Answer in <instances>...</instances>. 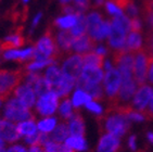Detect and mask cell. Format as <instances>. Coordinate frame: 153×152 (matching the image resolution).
Here are the masks:
<instances>
[{
	"label": "cell",
	"instance_id": "1",
	"mask_svg": "<svg viewBox=\"0 0 153 152\" xmlns=\"http://www.w3.org/2000/svg\"><path fill=\"white\" fill-rule=\"evenodd\" d=\"M35 52L34 59L37 61H46V60H61L64 53L60 50L56 42V33L53 25L48 27L45 35L39 39V41L34 46Z\"/></svg>",
	"mask_w": 153,
	"mask_h": 152
},
{
	"label": "cell",
	"instance_id": "2",
	"mask_svg": "<svg viewBox=\"0 0 153 152\" xmlns=\"http://www.w3.org/2000/svg\"><path fill=\"white\" fill-rule=\"evenodd\" d=\"M153 65V51L142 48L135 53L134 59V79L137 85L141 86L148 78V73Z\"/></svg>",
	"mask_w": 153,
	"mask_h": 152
},
{
	"label": "cell",
	"instance_id": "3",
	"mask_svg": "<svg viewBox=\"0 0 153 152\" xmlns=\"http://www.w3.org/2000/svg\"><path fill=\"white\" fill-rule=\"evenodd\" d=\"M26 75L23 67L18 70H1L0 69V97L4 101L19 87L20 83Z\"/></svg>",
	"mask_w": 153,
	"mask_h": 152
},
{
	"label": "cell",
	"instance_id": "4",
	"mask_svg": "<svg viewBox=\"0 0 153 152\" xmlns=\"http://www.w3.org/2000/svg\"><path fill=\"white\" fill-rule=\"evenodd\" d=\"M4 117L10 122H24L35 120L34 115L26 105H24L18 98L10 99L4 108Z\"/></svg>",
	"mask_w": 153,
	"mask_h": 152
},
{
	"label": "cell",
	"instance_id": "5",
	"mask_svg": "<svg viewBox=\"0 0 153 152\" xmlns=\"http://www.w3.org/2000/svg\"><path fill=\"white\" fill-rule=\"evenodd\" d=\"M109 115L103 117V128L109 134H112L116 137H121L127 129L129 128V120L125 115L114 113V112H109Z\"/></svg>",
	"mask_w": 153,
	"mask_h": 152
},
{
	"label": "cell",
	"instance_id": "6",
	"mask_svg": "<svg viewBox=\"0 0 153 152\" xmlns=\"http://www.w3.org/2000/svg\"><path fill=\"white\" fill-rule=\"evenodd\" d=\"M103 79H104V91L109 98V101L112 102L118 94L122 83V76L118 70L112 69L106 72Z\"/></svg>",
	"mask_w": 153,
	"mask_h": 152
},
{
	"label": "cell",
	"instance_id": "7",
	"mask_svg": "<svg viewBox=\"0 0 153 152\" xmlns=\"http://www.w3.org/2000/svg\"><path fill=\"white\" fill-rule=\"evenodd\" d=\"M136 89H137V84L133 77L122 79L117 96L114 99V101L110 102V105H123V103L129 104L128 101L135 96Z\"/></svg>",
	"mask_w": 153,
	"mask_h": 152
},
{
	"label": "cell",
	"instance_id": "8",
	"mask_svg": "<svg viewBox=\"0 0 153 152\" xmlns=\"http://www.w3.org/2000/svg\"><path fill=\"white\" fill-rule=\"evenodd\" d=\"M58 101H59V96L51 90L39 97L38 101L36 103V110L40 115L49 116L56 112L58 108Z\"/></svg>",
	"mask_w": 153,
	"mask_h": 152
},
{
	"label": "cell",
	"instance_id": "9",
	"mask_svg": "<svg viewBox=\"0 0 153 152\" xmlns=\"http://www.w3.org/2000/svg\"><path fill=\"white\" fill-rule=\"evenodd\" d=\"M152 95H153V90L150 86L144 85V84L141 86H139L138 90L136 91L135 96H134L133 102L130 103L131 107L134 108V110L142 113L146 110V108L148 107L149 102H150Z\"/></svg>",
	"mask_w": 153,
	"mask_h": 152
},
{
	"label": "cell",
	"instance_id": "10",
	"mask_svg": "<svg viewBox=\"0 0 153 152\" xmlns=\"http://www.w3.org/2000/svg\"><path fill=\"white\" fill-rule=\"evenodd\" d=\"M82 65H84V63H82V54L80 53L79 54H74V56L68 57L66 59V61L63 64L62 73H63V75L76 80L82 75Z\"/></svg>",
	"mask_w": 153,
	"mask_h": 152
},
{
	"label": "cell",
	"instance_id": "11",
	"mask_svg": "<svg viewBox=\"0 0 153 152\" xmlns=\"http://www.w3.org/2000/svg\"><path fill=\"white\" fill-rule=\"evenodd\" d=\"M126 41V32L118 24L112 22L109 35V46L114 50L122 49Z\"/></svg>",
	"mask_w": 153,
	"mask_h": 152
},
{
	"label": "cell",
	"instance_id": "12",
	"mask_svg": "<svg viewBox=\"0 0 153 152\" xmlns=\"http://www.w3.org/2000/svg\"><path fill=\"white\" fill-rule=\"evenodd\" d=\"M22 27H16V31H15L12 35L8 36V37L4 39V40L0 44V50L1 51H9V50H14L18 47L23 46L26 41V38L24 37L22 34Z\"/></svg>",
	"mask_w": 153,
	"mask_h": 152
},
{
	"label": "cell",
	"instance_id": "13",
	"mask_svg": "<svg viewBox=\"0 0 153 152\" xmlns=\"http://www.w3.org/2000/svg\"><path fill=\"white\" fill-rule=\"evenodd\" d=\"M16 125L8 120L0 118V138L7 142H14L20 139Z\"/></svg>",
	"mask_w": 153,
	"mask_h": 152
},
{
	"label": "cell",
	"instance_id": "14",
	"mask_svg": "<svg viewBox=\"0 0 153 152\" xmlns=\"http://www.w3.org/2000/svg\"><path fill=\"white\" fill-rule=\"evenodd\" d=\"M15 98H18L21 102L24 105H26L27 108L30 109L34 107L36 101V94L32 87L27 85L19 86L14 90Z\"/></svg>",
	"mask_w": 153,
	"mask_h": 152
},
{
	"label": "cell",
	"instance_id": "15",
	"mask_svg": "<svg viewBox=\"0 0 153 152\" xmlns=\"http://www.w3.org/2000/svg\"><path fill=\"white\" fill-rule=\"evenodd\" d=\"M74 37L70 29H61L59 32H56V42L59 46L60 50L64 54H70L73 49V42Z\"/></svg>",
	"mask_w": 153,
	"mask_h": 152
},
{
	"label": "cell",
	"instance_id": "16",
	"mask_svg": "<svg viewBox=\"0 0 153 152\" xmlns=\"http://www.w3.org/2000/svg\"><path fill=\"white\" fill-rule=\"evenodd\" d=\"M96 45L97 42L88 34H84L82 36L75 37L73 42V50L82 54V53L89 52L92 49H96Z\"/></svg>",
	"mask_w": 153,
	"mask_h": 152
},
{
	"label": "cell",
	"instance_id": "17",
	"mask_svg": "<svg viewBox=\"0 0 153 152\" xmlns=\"http://www.w3.org/2000/svg\"><path fill=\"white\" fill-rule=\"evenodd\" d=\"M120 147L118 137L106 133L101 137L98 145V152H115Z\"/></svg>",
	"mask_w": 153,
	"mask_h": 152
},
{
	"label": "cell",
	"instance_id": "18",
	"mask_svg": "<svg viewBox=\"0 0 153 152\" xmlns=\"http://www.w3.org/2000/svg\"><path fill=\"white\" fill-rule=\"evenodd\" d=\"M80 76L90 84H100L102 82V79L104 78V75H103V72L101 71V69L87 66V65L82 67Z\"/></svg>",
	"mask_w": 153,
	"mask_h": 152
},
{
	"label": "cell",
	"instance_id": "19",
	"mask_svg": "<svg viewBox=\"0 0 153 152\" xmlns=\"http://www.w3.org/2000/svg\"><path fill=\"white\" fill-rule=\"evenodd\" d=\"M35 49L28 48L25 50H9L3 53V58L6 60H18V61H28L34 59Z\"/></svg>",
	"mask_w": 153,
	"mask_h": 152
},
{
	"label": "cell",
	"instance_id": "20",
	"mask_svg": "<svg viewBox=\"0 0 153 152\" xmlns=\"http://www.w3.org/2000/svg\"><path fill=\"white\" fill-rule=\"evenodd\" d=\"M140 48H142V39L140 33L130 32L127 36L125 45L122 49L125 50L126 52L136 53Z\"/></svg>",
	"mask_w": 153,
	"mask_h": 152
},
{
	"label": "cell",
	"instance_id": "21",
	"mask_svg": "<svg viewBox=\"0 0 153 152\" xmlns=\"http://www.w3.org/2000/svg\"><path fill=\"white\" fill-rule=\"evenodd\" d=\"M68 126L71 136H84L85 125H84V121H82V117L80 116V114H73V116L70 118Z\"/></svg>",
	"mask_w": 153,
	"mask_h": 152
},
{
	"label": "cell",
	"instance_id": "22",
	"mask_svg": "<svg viewBox=\"0 0 153 152\" xmlns=\"http://www.w3.org/2000/svg\"><path fill=\"white\" fill-rule=\"evenodd\" d=\"M82 63L84 65H87V66H94L98 67V69H101L103 66V63H104V57L101 56V54H98L97 52H92V51H89V52L82 53Z\"/></svg>",
	"mask_w": 153,
	"mask_h": 152
},
{
	"label": "cell",
	"instance_id": "23",
	"mask_svg": "<svg viewBox=\"0 0 153 152\" xmlns=\"http://www.w3.org/2000/svg\"><path fill=\"white\" fill-rule=\"evenodd\" d=\"M68 135H70L68 126L65 123H61L60 125L56 126V128L51 132V134L49 135V140L62 143L63 141H65L68 139Z\"/></svg>",
	"mask_w": 153,
	"mask_h": 152
},
{
	"label": "cell",
	"instance_id": "24",
	"mask_svg": "<svg viewBox=\"0 0 153 152\" xmlns=\"http://www.w3.org/2000/svg\"><path fill=\"white\" fill-rule=\"evenodd\" d=\"M62 78H63V73L62 71L59 70V67H56V65H51L46 72V76L45 79L48 82V84L51 86V88H54L61 83Z\"/></svg>",
	"mask_w": 153,
	"mask_h": 152
},
{
	"label": "cell",
	"instance_id": "25",
	"mask_svg": "<svg viewBox=\"0 0 153 152\" xmlns=\"http://www.w3.org/2000/svg\"><path fill=\"white\" fill-rule=\"evenodd\" d=\"M75 82H76L75 79L70 78L68 76L63 75V78H62L61 83H60L58 86H56V87L53 88L52 91H54L59 97L68 96V92L72 90V88L75 85Z\"/></svg>",
	"mask_w": 153,
	"mask_h": 152
},
{
	"label": "cell",
	"instance_id": "26",
	"mask_svg": "<svg viewBox=\"0 0 153 152\" xmlns=\"http://www.w3.org/2000/svg\"><path fill=\"white\" fill-rule=\"evenodd\" d=\"M18 128V133L20 134V136H32V135L37 133V125L35 123V120H28L24 121V122H20L16 125Z\"/></svg>",
	"mask_w": 153,
	"mask_h": 152
},
{
	"label": "cell",
	"instance_id": "27",
	"mask_svg": "<svg viewBox=\"0 0 153 152\" xmlns=\"http://www.w3.org/2000/svg\"><path fill=\"white\" fill-rule=\"evenodd\" d=\"M87 20V33L88 35L92 38V36L94 35L96 31L98 29V27L102 24L103 20L101 18V15L97 12H94V13H90V14L86 18Z\"/></svg>",
	"mask_w": 153,
	"mask_h": 152
},
{
	"label": "cell",
	"instance_id": "28",
	"mask_svg": "<svg viewBox=\"0 0 153 152\" xmlns=\"http://www.w3.org/2000/svg\"><path fill=\"white\" fill-rule=\"evenodd\" d=\"M70 32L72 33V35L74 37H78L87 32V20L86 16L82 15V13H78L77 14V22L72 28H70Z\"/></svg>",
	"mask_w": 153,
	"mask_h": 152
},
{
	"label": "cell",
	"instance_id": "29",
	"mask_svg": "<svg viewBox=\"0 0 153 152\" xmlns=\"http://www.w3.org/2000/svg\"><path fill=\"white\" fill-rule=\"evenodd\" d=\"M65 145L77 151H84L87 149V143L82 136H70L65 140Z\"/></svg>",
	"mask_w": 153,
	"mask_h": 152
},
{
	"label": "cell",
	"instance_id": "30",
	"mask_svg": "<svg viewBox=\"0 0 153 152\" xmlns=\"http://www.w3.org/2000/svg\"><path fill=\"white\" fill-rule=\"evenodd\" d=\"M91 99H92L91 96L87 94L86 91L82 90V89H77L73 96L72 104H73V107H75V108H79L80 105L90 102Z\"/></svg>",
	"mask_w": 153,
	"mask_h": 152
},
{
	"label": "cell",
	"instance_id": "31",
	"mask_svg": "<svg viewBox=\"0 0 153 152\" xmlns=\"http://www.w3.org/2000/svg\"><path fill=\"white\" fill-rule=\"evenodd\" d=\"M44 151L45 152H74L72 148L66 146L65 143H59L54 141H47L44 145Z\"/></svg>",
	"mask_w": 153,
	"mask_h": 152
},
{
	"label": "cell",
	"instance_id": "32",
	"mask_svg": "<svg viewBox=\"0 0 153 152\" xmlns=\"http://www.w3.org/2000/svg\"><path fill=\"white\" fill-rule=\"evenodd\" d=\"M77 14H68L63 18L56 19L54 22V25L61 27L62 29H70L76 24Z\"/></svg>",
	"mask_w": 153,
	"mask_h": 152
},
{
	"label": "cell",
	"instance_id": "33",
	"mask_svg": "<svg viewBox=\"0 0 153 152\" xmlns=\"http://www.w3.org/2000/svg\"><path fill=\"white\" fill-rule=\"evenodd\" d=\"M56 120L54 117H47L45 120L40 121L38 124H37V128L39 129L40 133H44V134H49L56 128Z\"/></svg>",
	"mask_w": 153,
	"mask_h": 152
},
{
	"label": "cell",
	"instance_id": "34",
	"mask_svg": "<svg viewBox=\"0 0 153 152\" xmlns=\"http://www.w3.org/2000/svg\"><path fill=\"white\" fill-rule=\"evenodd\" d=\"M33 89H34V91H35L36 96H38V97H41L42 95L47 94V92L52 90L51 86L48 84V82L44 78V77H40V78L37 80V83L34 85Z\"/></svg>",
	"mask_w": 153,
	"mask_h": 152
},
{
	"label": "cell",
	"instance_id": "35",
	"mask_svg": "<svg viewBox=\"0 0 153 152\" xmlns=\"http://www.w3.org/2000/svg\"><path fill=\"white\" fill-rule=\"evenodd\" d=\"M60 114H61V116L65 120H70L72 116H73V104L72 102L70 101L68 99H65L63 102L61 103L60 105Z\"/></svg>",
	"mask_w": 153,
	"mask_h": 152
},
{
	"label": "cell",
	"instance_id": "36",
	"mask_svg": "<svg viewBox=\"0 0 153 152\" xmlns=\"http://www.w3.org/2000/svg\"><path fill=\"white\" fill-rule=\"evenodd\" d=\"M54 60H46V61H36L32 62V63H28V64H25L23 66V69L25 71H34V70H38V69H42V67L47 66V65H51L52 63H54Z\"/></svg>",
	"mask_w": 153,
	"mask_h": 152
},
{
	"label": "cell",
	"instance_id": "37",
	"mask_svg": "<svg viewBox=\"0 0 153 152\" xmlns=\"http://www.w3.org/2000/svg\"><path fill=\"white\" fill-rule=\"evenodd\" d=\"M112 22L118 24L125 32H130V20L127 18L126 15H120V16H114Z\"/></svg>",
	"mask_w": 153,
	"mask_h": 152
},
{
	"label": "cell",
	"instance_id": "38",
	"mask_svg": "<svg viewBox=\"0 0 153 152\" xmlns=\"http://www.w3.org/2000/svg\"><path fill=\"white\" fill-rule=\"evenodd\" d=\"M105 8L110 14L114 15V16H120V15L123 14V13H122V10L118 9L117 7L115 6L113 2H111V1H108V2L105 3Z\"/></svg>",
	"mask_w": 153,
	"mask_h": 152
},
{
	"label": "cell",
	"instance_id": "39",
	"mask_svg": "<svg viewBox=\"0 0 153 152\" xmlns=\"http://www.w3.org/2000/svg\"><path fill=\"white\" fill-rule=\"evenodd\" d=\"M85 105H86V108L88 109L90 112H92V113H96V114L102 113V108H101V105L98 102H96V101H90V102L86 103Z\"/></svg>",
	"mask_w": 153,
	"mask_h": 152
},
{
	"label": "cell",
	"instance_id": "40",
	"mask_svg": "<svg viewBox=\"0 0 153 152\" xmlns=\"http://www.w3.org/2000/svg\"><path fill=\"white\" fill-rule=\"evenodd\" d=\"M124 12H125L127 15L131 16V18H137V14H138V9H137V7L135 6L134 1H131V2H130L129 4L126 7V9L124 10Z\"/></svg>",
	"mask_w": 153,
	"mask_h": 152
},
{
	"label": "cell",
	"instance_id": "41",
	"mask_svg": "<svg viewBox=\"0 0 153 152\" xmlns=\"http://www.w3.org/2000/svg\"><path fill=\"white\" fill-rule=\"evenodd\" d=\"M126 117L128 120H131V121H136V122H141L143 121L146 117L142 113L140 112H137V111H131L130 113H128L126 115Z\"/></svg>",
	"mask_w": 153,
	"mask_h": 152
},
{
	"label": "cell",
	"instance_id": "42",
	"mask_svg": "<svg viewBox=\"0 0 153 152\" xmlns=\"http://www.w3.org/2000/svg\"><path fill=\"white\" fill-rule=\"evenodd\" d=\"M153 13V0H143L142 2V14Z\"/></svg>",
	"mask_w": 153,
	"mask_h": 152
},
{
	"label": "cell",
	"instance_id": "43",
	"mask_svg": "<svg viewBox=\"0 0 153 152\" xmlns=\"http://www.w3.org/2000/svg\"><path fill=\"white\" fill-rule=\"evenodd\" d=\"M130 32L141 33V23L137 18H133L130 20Z\"/></svg>",
	"mask_w": 153,
	"mask_h": 152
},
{
	"label": "cell",
	"instance_id": "44",
	"mask_svg": "<svg viewBox=\"0 0 153 152\" xmlns=\"http://www.w3.org/2000/svg\"><path fill=\"white\" fill-rule=\"evenodd\" d=\"M142 114L144 115V117H147V118H153V95H152V98H151L150 102L148 104V107L146 108Z\"/></svg>",
	"mask_w": 153,
	"mask_h": 152
},
{
	"label": "cell",
	"instance_id": "45",
	"mask_svg": "<svg viewBox=\"0 0 153 152\" xmlns=\"http://www.w3.org/2000/svg\"><path fill=\"white\" fill-rule=\"evenodd\" d=\"M7 152H27V150L25 149L23 146L15 145V146H12V147H10V148H8Z\"/></svg>",
	"mask_w": 153,
	"mask_h": 152
},
{
	"label": "cell",
	"instance_id": "46",
	"mask_svg": "<svg viewBox=\"0 0 153 152\" xmlns=\"http://www.w3.org/2000/svg\"><path fill=\"white\" fill-rule=\"evenodd\" d=\"M128 146L131 150H136V137L135 136H131L129 138V141H128Z\"/></svg>",
	"mask_w": 153,
	"mask_h": 152
},
{
	"label": "cell",
	"instance_id": "47",
	"mask_svg": "<svg viewBox=\"0 0 153 152\" xmlns=\"http://www.w3.org/2000/svg\"><path fill=\"white\" fill-rule=\"evenodd\" d=\"M27 152H45V151H44V148H41L40 146H32Z\"/></svg>",
	"mask_w": 153,
	"mask_h": 152
},
{
	"label": "cell",
	"instance_id": "48",
	"mask_svg": "<svg viewBox=\"0 0 153 152\" xmlns=\"http://www.w3.org/2000/svg\"><path fill=\"white\" fill-rule=\"evenodd\" d=\"M96 52H97L98 54H101V56L104 57V54L106 53V49L103 47H98L97 49H96Z\"/></svg>",
	"mask_w": 153,
	"mask_h": 152
},
{
	"label": "cell",
	"instance_id": "49",
	"mask_svg": "<svg viewBox=\"0 0 153 152\" xmlns=\"http://www.w3.org/2000/svg\"><path fill=\"white\" fill-rule=\"evenodd\" d=\"M41 16H42V14H41V13H38V14L36 15V18L34 19V22H33V28H34V27L38 24V22H39V20L41 19Z\"/></svg>",
	"mask_w": 153,
	"mask_h": 152
},
{
	"label": "cell",
	"instance_id": "50",
	"mask_svg": "<svg viewBox=\"0 0 153 152\" xmlns=\"http://www.w3.org/2000/svg\"><path fill=\"white\" fill-rule=\"evenodd\" d=\"M105 70H106V72H108V71H110V70H112L111 63H110L109 61H105Z\"/></svg>",
	"mask_w": 153,
	"mask_h": 152
},
{
	"label": "cell",
	"instance_id": "51",
	"mask_svg": "<svg viewBox=\"0 0 153 152\" xmlns=\"http://www.w3.org/2000/svg\"><path fill=\"white\" fill-rule=\"evenodd\" d=\"M148 139L150 142L153 143V133H148Z\"/></svg>",
	"mask_w": 153,
	"mask_h": 152
},
{
	"label": "cell",
	"instance_id": "52",
	"mask_svg": "<svg viewBox=\"0 0 153 152\" xmlns=\"http://www.w3.org/2000/svg\"><path fill=\"white\" fill-rule=\"evenodd\" d=\"M103 2H104V0H96V4L97 6H101V4H103Z\"/></svg>",
	"mask_w": 153,
	"mask_h": 152
},
{
	"label": "cell",
	"instance_id": "53",
	"mask_svg": "<svg viewBox=\"0 0 153 152\" xmlns=\"http://www.w3.org/2000/svg\"><path fill=\"white\" fill-rule=\"evenodd\" d=\"M0 152H7V149L4 148V145H3V146H0Z\"/></svg>",
	"mask_w": 153,
	"mask_h": 152
},
{
	"label": "cell",
	"instance_id": "54",
	"mask_svg": "<svg viewBox=\"0 0 153 152\" xmlns=\"http://www.w3.org/2000/svg\"><path fill=\"white\" fill-rule=\"evenodd\" d=\"M60 1H61V3H62V4H63V6H64V4H66V3L70 2L71 0H60Z\"/></svg>",
	"mask_w": 153,
	"mask_h": 152
},
{
	"label": "cell",
	"instance_id": "55",
	"mask_svg": "<svg viewBox=\"0 0 153 152\" xmlns=\"http://www.w3.org/2000/svg\"><path fill=\"white\" fill-rule=\"evenodd\" d=\"M3 145H4V141H3L2 139L0 138V146H3Z\"/></svg>",
	"mask_w": 153,
	"mask_h": 152
},
{
	"label": "cell",
	"instance_id": "56",
	"mask_svg": "<svg viewBox=\"0 0 153 152\" xmlns=\"http://www.w3.org/2000/svg\"><path fill=\"white\" fill-rule=\"evenodd\" d=\"M3 101H4V100H3L2 98H1V97H0V107H1V103H2Z\"/></svg>",
	"mask_w": 153,
	"mask_h": 152
},
{
	"label": "cell",
	"instance_id": "57",
	"mask_svg": "<svg viewBox=\"0 0 153 152\" xmlns=\"http://www.w3.org/2000/svg\"><path fill=\"white\" fill-rule=\"evenodd\" d=\"M27 1H28V0H23V2L25 3V2H27Z\"/></svg>",
	"mask_w": 153,
	"mask_h": 152
}]
</instances>
